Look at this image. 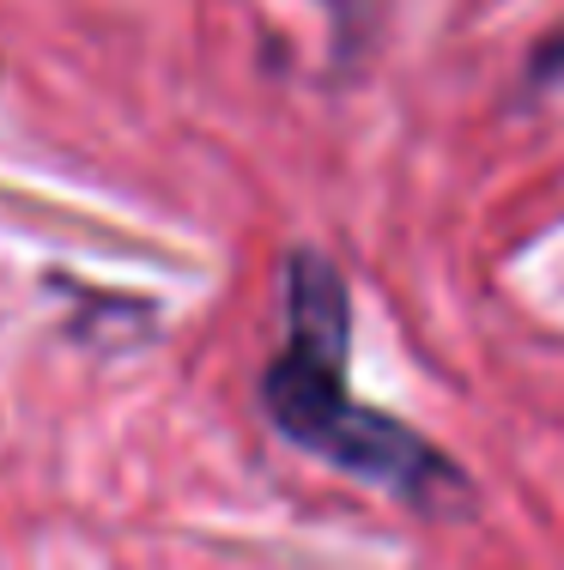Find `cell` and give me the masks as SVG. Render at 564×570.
I'll return each mask as SVG.
<instances>
[{"instance_id": "7a4b0ae2", "label": "cell", "mask_w": 564, "mask_h": 570, "mask_svg": "<svg viewBox=\"0 0 564 570\" xmlns=\"http://www.w3.org/2000/svg\"><path fill=\"white\" fill-rule=\"evenodd\" d=\"M286 346L346 358L353 346V297L328 255L291 249L286 255Z\"/></svg>"}, {"instance_id": "6da1fadb", "label": "cell", "mask_w": 564, "mask_h": 570, "mask_svg": "<svg viewBox=\"0 0 564 570\" xmlns=\"http://www.w3.org/2000/svg\"><path fill=\"white\" fill-rule=\"evenodd\" d=\"M261 406L279 425V438L304 443L310 455L334 461V468L358 473L370 485H388L413 504H437L443 492H462V468L400 419L358 406L346 395V364L334 358L286 346L261 376Z\"/></svg>"}, {"instance_id": "3957f363", "label": "cell", "mask_w": 564, "mask_h": 570, "mask_svg": "<svg viewBox=\"0 0 564 570\" xmlns=\"http://www.w3.org/2000/svg\"><path fill=\"white\" fill-rule=\"evenodd\" d=\"M321 7H334V12H346V7H353V0H321Z\"/></svg>"}]
</instances>
